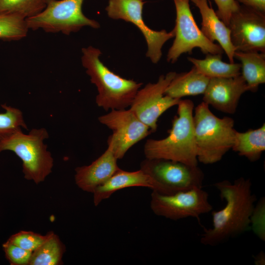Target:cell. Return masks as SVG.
<instances>
[{
	"label": "cell",
	"instance_id": "f1b7e54d",
	"mask_svg": "<svg viewBox=\"0 0 265 265\" xmlns=\"http://www.w3.org/2000/svg\"><path fill=\"white\" fill-rule=\"evenodd\" d=\"M218 9L215 12L217 16L227 26L232 14L239 6L235 0H213Z\"/></svg>",
	"mask_w": 265,
	"mask_h": 265
},
{
	"label": "cell",
	"instance_id": "277c9868",
	"mask_svg": "<svg viewBox=\"0 0 265 265\" xmlns=\"http://www.w3.org/2000/svg\"><path fill=\"white\" fill-rule=\"evenodd\" d=\"M193 122L198 161L211 164L221 160L234 144V120L218 117L202 102L195 109Z\"/></svg>",
	"mask_w": 265,
	"mask_h": 265
},
{
	"label": "cell",
	"instance_id": "3957f363",
	"mask_svg": "<svg viewBox=\"0 0 265 265\" xmlns=\"http://www.w3.org/2000/svg\"><path fill=\"white\" fill-rule=\"evenodd\" d=\"M81 51L82 65L98 91L97 105L106 111L130 106L142 83L111 71L100 60L102 53L99 49L89 46Z\"/></svg>",
	"mask_w": 265,
	"mask_h": 265
},
{
	"label": "cell",
	"instance_id": "5bb4252c",
	"mask_svg": "<svg viewBox=\"0 0 265 265\" xmlns=\"http://www.w3.org/2000/svg\"><path fill=\"white\" fill-rule=\"evenodd\" d=\"M247 91L248 87L241 74L234 77L211 78L203 94V102L218 111L233 114L241 95Z\"/></svg>",
	"mask_w": 265,
	"mask_h": 265
},
{
	"label": "cell",
	"instance_id": "7402d4cb",
	"mask_svg": "<svg viewBox=\"0 0 265 265\" xmlns=\"http://www.w3.org/2000/svg\"><path fill=\"white\" fill-rule=\"evenodd\" d=\"M65 247L58 237L51 232L48 239L32 252L30 265H56L61 263Z\"/></svg>",
	"mask_w": 265,
	"mask_h": 265
},
{
	"label": "cell",
	"instance_id": "e0dca14e",
	"mask_svg": "<svg viewBox=\"0 0 265 265\" xmlns=\"http://www.w3.org/2000/svg\"><path fill=\"white\" fill-rule=\"evenodd\" d=\"M198 7L202 17L201 31L210 41H217L226 54L229 62L234 63L235 49L228 26L217 16L208 0H190Z\"/></svg>",
	"mask_w": 265,
	"mask_h": 265
},
{
	"label": "cell",
	"instance_id": "8992f818",
	"mask_svg": "<svg viewBox=\"0 0 265 265\" xmlns=\"http://www.w3.org/2000/svg\"><path fill=\"white\" fill-rule=\"evenodd\" d=\"M84 0H49L38 14L26 19L29 29H42L46 32L69 35L84 26L94 28L99 23L84 15L82 11Z\"/></svg>",
	"mask_w": 265,
	"mask_h": 265
},
{
	"label": "cell",
	"instance_id": "4316f807",
	"mask_svg": "<svg viewBox=\"0 0 265 265\" xmlns=\"http://www.w3.org/2000/svg\"><path fill=\"white\" fill-rule=\"evenodd\" d=\"M250 229L262 241L265 240V199L262 197L255 204L250 218Z\"/></svg>",
	"mask_w": 265,
	"mask_h": 265
},
{
	"label": "cell",
	"instance_id": "d4e9b609",
	"mask_svg": "<svg viewBox=\"0 0 265 265\" xmlns=\"http://www.w3.org/2000/svg\"><path fill=\"white\" fill-rule=\"evenodd\" d=\"M1 106L5 112L0 113V140L18 129L28 130L21 110L6 104Z\"/></svg>",
	"mask_w": 265,
	"mask_h": 265
},
{
	"label": "cell",
	"instance_id": "5b68a950",
	"mask_svg": "<svg viewBox=\"0 0 265 265\" xmlns=\"http://www.w3.org/2000/svg\"><path fill=\"white\" fill-rule=\"evenodd\" d=\"M49 137L44 128L32 129L28 133L19 129L0 140V152H14L22 161L25 179L38 184L52 172L53 166V159L44 143Z\"/></svg>",
	"mask_w": 265,
	"mask_h": 265
},
{
	"label": "cell",
	"instance_id": "9a60e30c",
	"mask_svg": "<svg viewBox=\"0 0 265 265\" xmlns=\"http://www.w3.org/2000/svg\"><path fill=\"white\" fill-rule=\"evenodd\" d=\"M104 153L88 165L75 169L76 185L83 191L93 193L95 188L108 180L120 168L112 144Z\"/></svg>",
	"mask_w": 265,
	"mask_h": 265
},
{
	"label": "cell",
	"instance_id": "7c38bea8",
	"mask_svg": "<svg viewBox=\"0 0 265 265\" xmlns=\"http://www.w3.org/2000/svg\"><path fill=\"white\" fill-rule=\"evenodd\" d=\"M99 121L112 131L107 139L119 159L134 144L145 138L151 132L129 108L112 109L98 117Z\"/></svg>",
	"mask_w": 265,
	"mask_h": 265
},
{
	"label": "cell",
	"instance_id": "4dcf8cb0",
	"mask_svg": "<svg viewBox=\"0 0 265 265\" xmlns=\"http://www.w3.org/2000/svg\"><path fill=\"white\" fill-rule=\"evenodd\" d=\"M254 263L256 265H264L265 263V255L261 251L257 254L254 259Z\"/></svg>",
	"mask_w": 265,
	"mask_h": 265
},
{
	"label": "cell",
	"instance_id": "cb8c5ba5",
	"mask_svg": "<svg viewBox=\"0 0 265 265\" xmlns=\"http://www.w3.org/2000/svg\"><path fill=\"white\" fill-rule=\"evenodd\" d=\"M49 0H0V14H15L26 19L42 11Z\"/></svg>",
	"mask_w": 265,
	"mask_h": 265
},
{
	"label": "cell",
	"instance_id": "ac0fdd59",
	"mask_svg": "<svg viewBox=\"0 0 265 265\" xmlns=\"http://www.w3.org/2000/svg\"><path fill=\"white\" fill-rule=\"evenodd\" d=\"M210 79L193 66L188 72L176 74L166 88L164 95L181 99L185 96L203 94Z\"/></svg>",
	"mask_w": 265,
	"mask_h": 265
},
{
	"label": "cell",
	"instance_id": "6da1fadb",
	"mask_svg": "<svg viewBox=\"0 0 265 265\" xmlns=\"http://www.w3.org/2000/svg\"><path fill=\"white\" fill-rule=\"evenodd\" d=\"M213 186L226 204L222 209L212 212V227L205 229L201 236V243L211 246L250 229V218L257 200L249 179L241 177L233 183L223 180Z\"/></svg>",
	"mask_w": 265,
	"mask_h": 265
},
{
	"label": "cell",
	"instance_id": "83f0119b",
	"mask_svg": "<svg viewBox=\"0 0 265 265\" xmlns=\"http://www.w3.org/2000/svg\"><path fill=\"white\" fill-rule=\"evenodd\" d=\"M2 247L5 257L11 265H28L31 251L24 249L8 241L3 244Z\"/></svg>",
	"mask_w": 265,
	"mask_h": 265
},
{
	"label": "cell",
	"instance_id": "ba28073f",
	"mask_svg": "<svg viewBox=\"0 0 265 265\" xmlns=\"http://www.w3.org/2000/svg\"><path fill=\"white\" fill-rule=\"evenodd\" d=\"M140 169L157 182L162 194L202 187L204 174L198 165H190L171 160L145 159Z\"/></svg>",
	"mask_w": 265,
	"mask_h": 265
},
{
	"label": "cell",
	"instance_id": "484cf974",
	"mask_svg": "<svg viewBox=\"0 0 265 265\" xmlns=\"http://www.w3.org/2000/svg\"><path fill=\"white\" fill-rule=\"evenodd\" d=\"M51 232L42 236L31 231H20L11 236L7 241L24 249L33 251L49 238Z\"/></svg>",
	"mask_w": 265,
	"mask_h": 265
},
{
	"label": "cell",
	"instance_id": "44dd1931",
	"mask_svg": "<svg viewBox=\"0 0 265 265\" xmlns=\"http://www.w3.org/2000/svg\"><path fill=\"white\" fill-rule=\"evenodd\" d=\"M221 58L222 54L209 53L203 59L190 57L187 59L199 72L210 79L234 77L241 74V64L226 63Z\"/></svg>",
	"mask_w": 265,
	"mask_h": 265
},
{
	"label": "cell",
	"instance_id": "7a4b0ae2",
	"mask_svg": "<svg viewBox=\"0 0 265 265\" xmlns=\"http://www.w3.org/2000/svg\"><path fill=\"white\" fill-rule=\"evenodd\" d=\"M177 115L168 131L161 139H149L144 146L146 159H160L198 165L193 111L194 104L189 99L180 100Z\"/></svg>",
	"mask_w": 265,
	"mask_h": 265
},
{
	"label": "cell",
	"instance_id": "ffe728a7",
	"mask_svg": "<svg viewBox=\"0 0 265 265\" xmlns=\"http://www.w3.org/2000/svg\"><path fill=\"white\" fill-rule=\"evenodd\" d=\"M232 149L251 162L260 159L265 150V124L245 132L236 131Z\"/></svg>",
	"mask_w": 265,
	"mask_h": 265
},
{
	"label": "cell",
	"instance_id": "2e32d148",
	"mask_svg": "<svg viewBox=\"0 0 265 265\" xmlns=\"http://www.w3.org/2000/svg\"><path fill=\"white\" fill-rule=\"evenodd\" d=\"M132 186L147 187L162 194L159 184L141 169L131 172L119 168L108 180L95 188L93 193L94 204L97 206L116 191Z\"/></svg>",
	"mask_w": 265,
	"mask_h": 265
},
{
	"label": "cell",
	"instance_id": "9c48e42d",
	"mask_svg": "<svg viewBox=\"0 0 265 265\" xmlns=\"http://www.w3.org/2000/svg\"><path fill=\"white\" fill-rule=\"evenodd\" d=\"M208 193L202 187H196L172 194L153 191L150 207L156 215L173 220L187 217L198 218L212 211Z\"/></svg>",
	"mask_w": 265,
	"mask_h": 265
},
{
	"label": "cell",
	"instance_id": "603a6c76",
	"mask_svg": "<svg viewBox=\"0 0 265 265\" xmlns=\"http://www.w3.org/2000/svg\"><path fill=\"white\" fill-rule=\"evenodd\" d=\"M28 30L24 17L15 14H0V40H21L26 36Z\"/></svg>",
	"mask_w": 265,
	"mask_h": 265
},
{
	"label": "cell",
	"instance_id": "4fadbf2b",
	"mask_svg": "<svg viewBox=\"0 0 265 265\" xmlns=\"http://www.w3.org/2000/svg\"><path fill=\"white\" fill-rule=\"evenodd\" d=\"M227 26L236 51L265 53V14L239 5Z\"/></svg>",
	"mask_w": 265,
	"mask_h": 265
},
{
	"label": "cell",
	"instance_id": "f546056e",
	"mask_svg": "<svg viewBox=\"0 0 265 265\" xmlns=\"http://www.w3.org/2000/svg\"><path fill=\"white\" fill-rule=\"evenodd\" d=\"M242 5L265 14V0H235Z\"/></svg>",
	"mask_w": 265,
	"mask_h": 265
},
{
	"label": "cell",
	"instance_id": "30bf717a",
	"mask_svg": "<svg viewBox=\"0 0 265 265\" xmlns=\"http://www.w3.org/2000/svg\"><path fill=\"white\" fill-rule=\"evenodd\" d=\"M144 4L143 0H108L106 10L109 18L130 22L139 29L147 43L146 56L156 64L162 56L163 45L174 37L175 31L173 29L168 32L165 29L156 31L150 28L143 20Z\"/></svg>",
	"mask_w": 265,
	"mask_h": 265
},
{
	"label": "cell",
	"instance_id": "8fae6325",
	"mask_svg": "<svg viewBox=\"0 0 265 265\" xmlns=\"http://www.w3.org/2000/svg\"><path fill=\"white\" fill-rule=\"evenodd\" d=\"M176 73L170 72L159 76L156 83H148L137 91L130 109L150 129L158 128L159 118L167 109L177 105L181 99L164 95L165 91Z\"/></svg>",
	"mask_w": 265,
	"mask_h": 265
},
{
	"label": "cell",
	"instance_id": "d6986e66",
	"mask_svg": "<svg viewBox=\"0 0 265 265\" xmlns=\"http://www.w3.org/2000/svg\"><path fill=\"white\" fill-rule=\"evenodd\" d=\"M234 58L241 62V75L249 91L255 92L265 82V53L235 51Z\"/></svg>",
	"mask_w": 265,
	"mask_h": 265
},
{
	"label": "cell",
	"instance_id": "52a82bcc",
	"mask_svg": "<svg viewBox=\"0 0 265 265\" xmlns=\"http://www.w3.org/2000/svg\"><path fill=\"white\" fill-rule=\"evenodd\" d=\"M176 13L175 39L168 50L167 60L176 62L183 53L191 54L199 48L204 54H220L223 50L219 45L210 41L197 26L191 11L189 0H173Z\"/></svg>",
	"mask_w": 265,
	"mask_h": 265
}]
</instances>
